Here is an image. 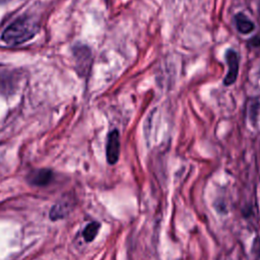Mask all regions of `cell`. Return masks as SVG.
I'll use <instances>...</instances> for the list:
<instances>
[{
    "mask_svg": "<svg viewBox=\"0 0 260 260\" xmlns=\"http://www.w3.org/2000/svg\"><path fill=\"white\" fill-rule=\"evenodd\" d=\"M100 226H101V224H100V222H98V221H91V222H89V223L85 226V229L83 230V233H82L84 240H85L86 242H91V241H93L94 238H95V236L98 235V232H99V230H100Z\"/></svg>",
    "mask_w": 260,
    "mask_h": 260,
    "instance_id": "52a82bcc",
    "label": "cell"
},
{
    "mask_svg": "<svg viewBox=\"0 0 260 260\" xmlns=\"http://www.w3.org/2000/svg\"><path fill=\"white\" fill-rule=\"evenodd\" d=\"M39 29V24L32 18L22 16L15 19L4 29L1 40L9 46H17L31 40Z\"/></svg>",
    "mask_w": 260,
    "mask_h": 260,
    "instance_id": "6da1fadb",
    "label": "cell"
},
{
    "mask_svg": "<svg viewBox=\"0 0 260 260\" xmlns=\"http://www.w3.org/2000/svg\"><path fill=\"white\" fill-rule=\"evenodd\" d=\"M225 61L228 63L229 71L224 77L223 83L224 85H231L236 81L239 73V58L236 51L231 49L228 50L225 53Z\"/></svg>",
    "mask_w": 260,
    "mask_h": 260,
    "instance_id": "3957f363",
    "label": "cell"
},
{
    "mask_svg": "<svg viewBox=\"0 0 260 260\" xmlns=\"http://www.w3.org/2000/svg\"><path fill=\"white\" fill-rule=\"evenodd\" d=\"M107 161L110 165H115L120 156V134L117 129L112 130L108 134L106 145Z\"/></svg>",
    "mask_w": 260,
    "mask_h": 260,
    "instance_id": "7a4b0ae2",
    "label": "cell"
},
{
    "mask_svg": "<svg viewBox=\"0 0 260 260\" xmlns=\"http://www.w3.org/2000/svg\"><path fill=\"white\" fill-rule=\"evenodd\" d=\"M70 204L68 200H63L60 202H57L50 211V218L52 220H57L60 218L65 217L70 210Z\"/></svg>",
    "mask_w": 260,
    "mask_h": 260,
    "instance_id": "8992f818",
    "label": "cell"
},
{
    "mask_svg": "<svg viewBox=\"0 0 260 260\" xmlns=\"http://www.w3.org/2000/svg\"><path fill=\"white\" fill-rule=\"evenodd\" d=\"M52 179H53V173L51 170H48V169L32 171L27 176V181L29 182V184L34 186H46L51 182Z\"/></svg>",
    "mask_w": 260,
    "mask_h": 260,
    "instance_id": "277c9868",
    "label": "cell"
},
{
    "mask_svg": "<svg viewBox=\"0 0 260 260\" xmlns=\"http://www.w3.org/2000/svg\"><path fill=\"white\" fill-rule=\"evenodd\" d=\"M259 11H260V4H259Z\"/></svg>",
    "mask_w": 260,
    "mask_h": 260,
    "instance_id": "ba28073f",
    "label": "cell"
},
{
    "mask_svg": "<svg viewBox=\"0 0 260 260\" xmlns=\"http://www.w3.org/2000/svg\"><path fill=\"white\" fill-rule=\"evenodd\" d=\"M235 23H236L237 29L241 34H249L253 31L255 27L252 20L248 18V16H246L244 13H241V12L235 15Z\"/></svg>",
    "mask_w": 260,
    "mask_h": 260,
    "instance_id": "5b68a950",
    "label": "cell"
}]
</instances>
